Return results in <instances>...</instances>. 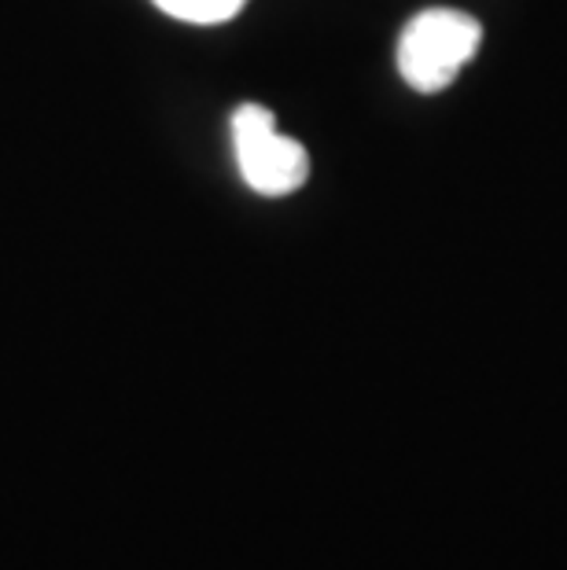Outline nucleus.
<instances>
[{"instance_id": "1", "label": "nucleus", "mask_w": 567, "mask_h": 570, "mask_svg": "<svg viewBox=\"0 0 567 570\" xmlns=\"http://www.w3.org/2000/svg\"><path fill=\"white\" fill-rule=\"evenodd\" d=\"M479 41L482 27L472 16L453 8H428L417 19H409V27L402 30L398 70L417 92H439L479 52Z\"/></svg>"}, {"instance_id": "2", "label": "nucleus", "mask_w": 567, "mask_h": 570, "mask_svg": "<svg viewBox=\"0 0 567 570\" xmlns=\"http://www.w3.org/2000/svg\"><path fill=\"white\" fill-rule=\"evenodd\" d=\"M233 140L239 177L258 196H292L306 185L310 155L299 140L276 129L270 107L244 104L233 111Z\"/></svg>"}, {"instance_id": "3", "label": "nucleus", "mask_w": 567, "mask_h": 570, "mask_svg": "<svg viewBox=\"0 0 567 570\" xmlns=\"http://www.w3.org/2000/svg\"><path fill=\"white\" fill-rule=\"evenodd\" d=\"M151 4L192 27H218V22L236 19L247 8V0H151Z\"/></svg>"}]
</instances>
